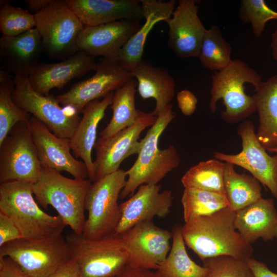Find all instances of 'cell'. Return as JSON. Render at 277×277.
I'll use <instances>...</instances> for the list:
<instances>
[{
	"instance_id": "cell-4",
	"label": "cell",
	"mask_w": 277,
	"mask_h": 277,
	"mask_svg": "<svg viewBox=\"0 0 277 277\" xmlns=\"http://www.w3.org/2000/svg\"><path fill=\"white\" fill-rule=\"evenodd\" d=\"M91 182L89 179L67 178L43 167L38 180L33 184V192L38 204L44 209L51 206L66 226L81 234L86 221L85 199Z\"/></svg>"
},
{
	"instance_id": "cell-10",
	"label": "cell",
	"mask_w": 277,
	"mask_h": 277,
	"mask_svg": "<svg viewBox=\"0 0 277 277\" xmlns=\"http://www.w3.org/2000/svg\"><path fill=\"white\" fill-rule=\"evenodd\" d=\"M42 168L27 118L16 124L0 144V184L11 181L34 184Z\"/></svg>"
},
{
	"instance_id": "cell-28",
	"label": "cell",
	"mask_w": 277,
	"mask_h": 277,
	"mask_svg": "<svg viewBox=\"0 0 277 277\" xmlns=\"http://www.w3.org/2000/svg\"><path fill=\"white\" fill-rule=\"evenodd\" d=\"M137 87V82L133 78L114 91L111 105L112 116L107 126L100 133L101 137L111 136L137 122L141 111L135 107Z\"/></svg>"
},
{
	"instance_id": "cell-29",
	"label": "cell",
	"mask_w": 277,
	"mask_h": 277,
	"mask_svg": "<svg viewBox=\"0 0 277 277\" xmlns=\"http://www.w3.org/2000/svg\"><path fill=\"white\" fill-rule=\"evenodd\" d=\"M171 232L170 251L156 271L161 277H205L208 268L195 263L187 252L182 226L175 225Z\"/></svg>"
},
{
	"instance_id": "cell-26",
	"label": "cell",
	"mask_w": 277,
	"mask_h": 277,
	"mask_svg": "<svg viewBox=\"0 0 277 277\" xmlns=\"http://www.w3.org/2000/svg\"><path fill=\"white\" fill-rule=\"evenodd\" d=\"M130 73L137 82V90L144 99L152 98L156 102L152 113L159 116L170 104L175 92V84L168 71L153 66L144 60L131 69Z\"/></svg>"
},
{
	"instance_id": "cell-40",
	"label": "cell",
	"mask_w": 277,
	"mask_h": 277,
	"mask_svg": "<svg viewBox=\"0 0 277 277\" xmlns=\"http://www.w3.org/2000/svg\"><path fill=\"white\" fill-rule=\"evenodd\" d=\"M0 277H31L10 258H0Z\"/></svg>"
},
{
	"instance_id": "cell-7",
	"label": "cell",
	"mask_w": 277,
	"mask_h": 277,
	"mask_svg": "<svg viewBox=\"0 0 277 277\" xmlns=\"http://www.w3.org/2000/svg\"><path fill=\"white\" fill-rule=\"evenodd\" d=\"M66 240L82 277H114L128 264L129 256L120 235L90 240L72 231Z\"/></svg>"
},
{
	"instance_id": "cell-19",
	"label": "cell",
	"mask_w": 277,
	"mask_h": 277,
	"mask_svg": "<svg viewBox=\"0 0 277 277\" xmlns=\"http://www.w3.org/2000/svg\"><path fill=\"white\" fill-rule=\"evenodd\" d=\"M139 21L123 19L84 26L77 39L78 51L94 57L116 59L120 51L140 27Z\"/></svg>"
},
{
	"instance_id": "cell-5",
	"label": "cell",
	"mask_w": 277,
	"mask_h": 277,
	"mask_svg": "<svg viewBox=\"0 0 277 277\" xmlns=\"http://www.w3.org/2000/svg\"><path fill=\"white\" fill-rule=\"evenodd\" d=\"M212 80L209 107L214 113L217 102L223 100L225 108L221 116L225 122H239L256 111L254 98L246 94L244 84H251L256 90L263 82L262 77L244 61L232 60L226 67L215 71Z\"/></svg>"
},
{
	"instance_id": "cell-39",
	"label": "cell",
	"mask_w": 277,
	"mask_h": 277,
	"mask_svg": "<svg viewBox=\"0 0 277 277\" xmlns=\"http://www.w3.org/2000/svg\"><path fill=\"white\" fill-rule=\"evenodd\" d=\"M178 106L185 116L192 114L196 108L197 100L195 95L188 90H183L177 93Z\"/></svg>"
},
{
	"instance_id": "cell-41",
	"label": "cell",
	"mask_w": 277,
	"mask_h": 277,
	"mask_svg": "<svg viewBox=\"0 0 277 277\" xmlns=\"http://www.w3.org/2000/svg\"><path fill=\"white\" fill-rule=\"evenodd\" d=\"M48 277H82V275L77 263L72 258Z\"/></svg>"
},
{
	"instance_id": "cell-15",
	"label": "cell",
	"mask_w": 277,
	"mask_h": 277,
	"mask_svg": "<svg viewBox=\"0 0 277 277\" xmlns=\"http://www.w3.org/2000/svg\"><path fill=\"white\" fill-rule=\"evenodd\" d=\"M129 256L128 265L157 269L167 257L172 232L152 221L138 223L120 235Z\"/></svg>"
},
{
	"instance_id": "cell-11",
	"label": "cell",
	"mask_w": 277,
	"mask_h": 277,
	"mask_svg": "<svg viewBox=\"0 0 277 277\" xmlns=\"http://www.w3.org/2000/svg\"><path fill=\"white\" fill-rule=\"evenodd\" d=\"M14 103L31 113L60 138H71L81 118L74 110L62 108L52 95H43L32 87L28 76H14Z\"/></svg>"
},
{
	"instance_id": "cell-27",
	"label": "cell",
	"mask_w": 277,
	"mask_h": 277,
	"mask_svg": "<svg viewBox=\"0 0 277 277\" xmlns=\"http://www.w3.org/2000/svg\"><path fill=\"white\" fill-rule=\"evenodd\" d=\"M253 95L259 124L256 136L268 151L277 148V74L263 82Z\"/></svg>"
},
{
	"instance_id": "cell-45",
	"label": "cell",
	"mask_w": 277,
	"mask_h": 277,
	"mask_svg": "<svg viewBox=\"0 0 277 277\" xmlns=\"http://www.w3.org/2000/svg\"><path fill=\"white\" fill-rule=\"evenodd\" d=\"M270 48L273 58L277 61V28L271 35Z\"/></svg>"
},
{
	"instance_id": "cell-42",
	"label": "cell",
	"mask_w": 277,
	"mask_h": 277,
	"mask_svg": "<svg viewBox=\"0 0 277 277\" xmlns=\"http://www.w3.org/2000/svg\"><path fill=\"white\" fill-rule=\"evenodd\" d=\"M114 277H161L156 272L151 269L134 267L127 265Z\"/></svg>"
},
{
	"instance_id": "cell-24",
	"label": "cell",
	"mask_w": 277,
	"mask_h": 277,
	"mask_svg": "<svg viewBox=\"0 0 277 277\" xmlns=\"http://www.w3.org/2000/svg\"><path fill=\"white\" fill-rule=\"evenodd\" d=\"M234 225L249 244L277 239V212L272 199L263 197L236 211Z\"/></svg>"
},
{
	"instance_id": "cell-17",
	"label": "cell",
	"mask_w": 277,
	"mask_h": 277,
	"mask_svg": "<svg viewBox=\"0 0 277 277\" xmlns=\"http://www.w3.org/2000/svg\"><path fill=\"white\" fill-rule=\"evenodd\" d=\"M161 185L143 184L130 199L120 204L121 218L115 231L121 235L135 225L164 218L170 212L173 197L170 190L161 191Z\"/></svg>"
},
{
	"instance_id": "cell-20",
	"label": "cell",
	"mask_w": 277,
	"mask_h": 277,
	"mask_svg": "<svg viewBox=\"0 0 277 277\" xmlns=\"http://www.w3.org/2000/svg\"><path fill=\"white\" fill-rule=\"evenodd\" d=\"M42 39L36 28L15 36L0 37L1 69L29 76L42 62Z\"/></svg>"
},
{
	"instance_id": "cell-31",
	"label": "cell",
	"mask_w": 277,
	"mask_h": 277,
	"mask_svg": "<svg viewBox=\"0 0 277 277\" xmlns=\"http://www.w3.org/2000/svg\"><path fill=\"white\" fill-rule=\"evenodd\" d=\"M225 163L215 159L199 162L189 168L181 179L185 188L211 191L226 195Z\"/></svg>"
},
{
	"instance_id": "cell-43",
	"label": "cell",
	"mask_w": 277,
	"mask_h": 277,
	"mask_svg": "<svg viewBox=\"0 0 277 277\" xmlns=\"http://www.w3.org/2000/svg\"><path fill=\"white\" fill-rule=\"evenodd\" d=\"M255 277H277V274L270 270L263 262L254 258L246 260Z\"/></svg>"
},
{
	"instance_id": "cell-38",
	"label": "cell",
	"mask_w": 277,
	"mask_h": 277,
	"mask_svg": "<svg viewBox=\"0 0 277 277\" xmlns=\"http://www.w3.org/2000/svg\"><path fill=\"white\" fill-rule=\"evenodd\" d=\"M23 238L13 220L0 212V247L7 243Z\"/></svg>"
},
{
	"instance_id": "cell-12",
	"label": "cell",
	"mask_w": 277,
	"mask_h": 277,
	"mask_svg": "<svg viewBox=\"0 0 277 277\" xmlns=\"http://www.w3.org/2000/svg\"><path fill=\"white\" fill-rule=\"evenodd\" d=\"M92 76L74 84L56 98L65 107L78 114L91 101L105 97L133 78L130 71L116 59L102 57L96 63Z\"/></svg>"
},
{
	"instance_id": "cell-3",
	"label": "cell",
	"mask_w": 277,
	"mask_h": 277,
	"mask_svg": "<svg viewBox=\"0 0 277 277\" xmlns=\"http://www.w3.org/2000/svg\"><path fill=\"white\" fill-rule=\"evenodd\" d=\"M33 195L31 183L0 184V212L13 220L24 239L43 240L61 235L66 226L62 219L44 212Z\"/></svg>"
},
{
	"instance_id": "cell-23",
	"label": "cell",
	"mask_w": 277,
	"mask_h": 277,
	"mask_svg": "<svg viewBox=\"0 0 277 277\" xmlns=\"http://www.w3.org/2000/svg\"><path fill=\"white\" fill-rule=\"evenodd\" d=\"M112 92L100 101L95 100L83 109V117L70 138L71 150L76 158H81L85 164L89 179L95 181V175L91 154L96 142L97 129L107 107L112 103Z\"/></svg>"
},
{
	"instance_id": "cell-6",
	"label": "cell",
	"mask_w": 277,
	"mask_h": 277,
	"mask_svg": "<svg viewBox=\"0 0 277 277\" xmlns=\"http://www.w3.org/2000/svg\"><path fill=\"white\" fill-rule=\"evenodd\" d=\"M127 177L126 171L120 169L91 184L85 202L88 217L82 234L83 237L95 240L114 233L121 218L118 199Z\"/></svg>"
},
{
	"instance_id": "cell-32",
	"label": "cell",
	"mask_w": 277,
	"mask_h": 277,
	"mask_svg": "<svg viewBox=\"0 0 277 277\" xmlns=\"http://www.w3.org/2000/svg\"><path fill=\"white\" fill-rule=\"evenodd\" d=\"M181 203L185 223L229 207L225 195L192 188L184 189Z\"/></svg>"
},
{
	"instance_id": "cell-9",
	"label": "cell",
	"mask_w": 277,
	"mask_h": 277,
	"mask_svg": "<svg viewBox=\"0 0 277 277\" xmlns=\"http://www.w3.org/2000/svg\"><path fill=\"white\" fill-rule=\"evenodd\" d=\"M9 257L31 277H48L72 259L70 247L62 234L43 240L24 238L0 247V258Z\"/></svg>"
},
{
	"instance_id": "cell-37",
	"label": "cell",
	"mask_w": 277,
	"mask_h": 277,
	"mask_svg": "<svg viewBox=\"0 0 277 277\" xmlns=\"http://www.w3.org/2000/svg\"><path fill=\"white\" fill-rule=\"evenodd\" d=\"M242 21L251 25L253 35L260 37L267 22L277 19V11L270 8L264 0H242L239 10Z\"/></svg>"
},
{
	"instance_id": "cell-34",
	"label": "cell",
	"mask_w": 277,
	"mask_h": 277,
	"mask_svg": "<svg viewBox=\"0 0 277 277\" xmlns=\"http://www.w3.org/2000/svg\"><path fill=\"white\" fill-rule=\"evenodd\" d=\"M14 88L11 73L0 70V144L14 126L27 120L29 113L18 107L12 98Z\"/></svg>"
},
{
	"instance_id": "cell-16",
	"label": "cell",
	"mask_w": 277,
	"mask_h": 277,
	"mask_svg": "<svg viewBox=\"0 0 277 277\" xmlns=\"http://www.w3.org/2000/svg\"><path fill=\"white\" fill-rule=\"evenodd\" d=\"M28 120L38 157L43 167L60 172L66 171L75 179H89L84 162L74 158L70 152V138L57 137L33 116L29 115Z\"/></svg>"
},
{
	"instance_id": "cell-1",
	"label": "cell",
	"mask_w": 277,
	"mask_h": 277,
	"mask_svg": "<svg viewBox=\"0 0 277 277\" xmlns=\"http://www.w3.org/2000/svg\"><path fill=\"white\" fill-rule=\"evenodd\" d=\"M235 213L228 207L185 223L182 233L185 245L202 261L221 255L245 260L251 258L253 251L251 245L235 227Z\"/></svg>"
},
{
	"instance_id": "cell-30",
	"label": "cell",
	"mask_w": 277,
	"mask_h": 277,
	"mask_svg": "<svg viewBox=\"0 0 277 277\" xmlns=\"http://www.w3.org/2000/svg\"><path fill=\"white\" fill-rule=\"evenodd\" d=\"M225 163L224 186L230 209L236 211L262 198L258 180L252 175L236 172L234 165Z\"/></svg>"
},
{
	"instance_id": "cell-46",
	"label": "cell",
	"mask_w": 277,
	"mask_h": 277,
	"mask_svg": "<svg viewBox=\"0 0 277 277\" xmlns=\"http://www.w3.org/2000/svg\"><path fill=\"white\" fill-rule=\"evenodd\" d=\"M268 152H271V153H274L275 154L277 155V148L271 149L268 151Z\"/></svg>"
},
{
	"instance_id": "cell-35",
	"label": "cell",
	"mask_w": 277,
	"mask_h": 277,
	"mask_svg": "<svg viewBox=\"0 0 277 277\" xmlns=\"http://www.w3.org/2000/svg\"><path fill=\"white\" fill-rule=\"evenodd\" d=\"M34 14L14 7L7 1L0 2V31L2 35L15 36L35 28Z\"/></svg>"
},
{
	"instance_id": "cell-2",
	"label": "cell",
	"mask_w": 277,
	"mask_h": 277,
	"mask_svg": "<svg viewBox=\"0 0 277 277\" xmlns=\"http://www.w3.org/2000/svg\"><path fill=\"white\" fill-rule=\"evenodd\" d=\"M172 105H168L157 116L145 136L133 165L126 171L127 179L120 198L123 199L143 184H158L168 173L177 168L181 159L175 147L170 145L161 149L159 141L161 134L174 118Z\"/></svg>"
},
{
	"instance_id": "cell-44",
	"label": "cell",
	"mask_w": 277,
	"mask_h": 277,
	"mask_svg": "<svg viewBox=\"0 0 277 277\" xmlns=\"http://www.w3.org/2000/svg\"><path fill=\"white\" fill-rule=\"evenodd\" d=\"M52 0H26L29 10L34 14H37L46 8Z\"/></svg>"
},
{
	"instance_id": "cell-14",
	"label": "cell",
	"mask_w": 277,
	"mask_h": 277,
	"mask_svg": "<svg viewBox=\"0 0 277 277\" xmlns=\"http://www.w3.org/2000/svg\"><path fill=\"white\" fill-rule=\"evenodd\" d=\"M156 119L157 116L152 112L141 111L138 120L131 126L111 136L98 138L94 147L95 181L117 171L125 159L138 154L141 147V141H138L141 133L147 127L152 126Z\"/></svg>"
},
{
	"instance_id": "cell-25",
	"label": "cell",
	"mask_w": 277,
	"mask_h": 277,
	"mask_svg": "<svg viewBox=\"0 0 277 277\" xmlns=\"http://www.w3.org/2000/svg\"><path fill=\"white\" fill-rule=\"evenodd\" d=\"M145 22L130 38L120 51L116 60L130 70L142 61L146 38L154 25L161 21L165 22L172 16L176 1L141 0Z\"/></svg>"
},
{
	"instance_id": "cell-33",
	"label": "cell",
	"mask_w": 277,
	"mask_h": 277,
	"mask_svg": "<svg viewBox=\"0 0 277 277\" xmlns=\"http://www.w3.org/2000/svg\"><path fill=\"white\" fill-rule=\"evenodd\" d=\"M231 52V46L223 38L220 28L212 25L205 31L198 57L203 67L216 71L232 61Z\"/></svg>"
},
{
	"instance_id": "cell-13",
	"label": "cell",
	"mask_w": 277,
	"mask_h": 277,
	"mask_svg": "<svg viewBox=\"0 0 277 277\" xmlns=\"http://www.w3.org/2000/svg\"><path fill=\"white\" fill-rule=\"evenodd\" d=\"M242 149L236 154L215 151L214 159L237 165L248 171L277 199V155L271 156L258 141L251 121L247 120L238 127Z\"/></svg>"
},
{
	"instance_id": "cell-22",
	"label": "cell",
	"mask_w": 277,
	"mask_h": 277,
	"mask_svg": "<svg viewBox=\"0 0 277 277\" xmlns=\"http://www.w3.org/2000/svg\"><path fill=\"white\" fill-rule=\"evenodd\" d=\"M84 26H96L126 19H144L140 1L65 0Z\"/></svg>"
},
{
	"instance_id": "cell-18",
	"label": "cell",
	"mask_w": 277,
	"mask_h": 277,
	"mask_svg": "<svg viewBox=\"0 0 277 277\" xmlns=\"http://www.w3.org/2000/svg\"><path fill=\"white\" fill-rule=\"evenodd\" d=\"M195 0H180L166 22L169 26L168 45L179 58L198 57L206 30L201 21Z\"/></svg>"
},
{
	"instance_id": "cell-8",
	"label": "cell",
	"mask_w": 277,
	"mask_h": 277,
	"mask_svg": "<svg viewBox=\"0 0 277 277\" xmlns=\"http://www.w3.org/2000/svg\"><path fill=\"white\" fill-rule=\"evenodd\" d=\"M34 15L43 51L48 57L65 60L78 51L77 39L84 26L65 0H52Z\"/></svg>"
},
{
	"instance_id": "cell-21",
	"label": "cell",
	"mask_w": 277,
	"mask_h": 277,
	"mask_svg": "<svg viewBox=\"0 0 277 277\" xmlns=\"http://www.w3.org/2000/svg\"><path fill=\"white\" fill-rule=\"evenodd\" d=\"M95 57L82 51L56 63H42L28 77L31 86L38 93L47 95L54 88L60 90L67 83L94 70Z\"/></svg>"
},
{
	"instance_id": "cell-36",
	"label": "cell",
	"mask_w": 277,
	"mask_h": 277,
	"mask_svg": "<svg viewBox=\"0 0 277 277\" xmlns=\"http://www.w3.org/2000/svg\"><path fill=\"white\" fill-rule=\"evenodd\" d=\"M202 262L203 266L208 268L205 277H255L245 260L221 255Z\"/></svg>"
}]
</instances>
